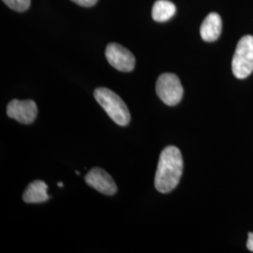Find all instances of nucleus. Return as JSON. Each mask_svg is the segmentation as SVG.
Instances as JSON below:
<instances>
[{
	"mask_svg": "<svg viewBox=\"0 0 253 253\" xmlns=\"http://www.w3.org/2000/svg\"><path fill=\"white\" fill-rule=\"evenodd\" d=\"M183 158L180 150L173 145L165 147L158 164L155 187L162 193H168L176 188L183 172Z\"/></svg>",
	"mask_w": 253,
	"mask_h": 253,
	"instance_id": "f257e3e1",
	"label": "nucleus"
},
{
	"mask_svg": "<svg viewBox=\"0 0 253 253\" xmlns=\"http://www.w3.org/2000/svg\"><path fill=\"white\" fill-rule=\"evenodd\" d=\"M94 97L110 118L119 126H126L130 121V114L126 103L115 92L105 87L94 91Z\"/></svg>",
	"mask_w": 253,
	"mask_h": 253,
	"instance_id": "f03ea898",
	"label": "nucleus"
},
{
	"mask_svg": "<svg viewBox=\"0 0 253 253\" xmlns=\"http://www.w3.org/2000/svg\"><path fill=\"white\" fill-rule=\"evenodd\" d=\"M233 73L245 79L253 72V36L247 35L238 42L232 62Z\"/></svg>",
	"mask_w": 253,
	"mask_h": 253,
	"instance_id": "7ed1b4c3",
	"label": "nucleus"
},
{
	"mask_svg": "<svg viewBox=\"0 0 253 253\" xmlns=\"http://www.w3.org/2000/svg\"><path fill=\"white\" fill-rule=\"evenodd\" d=\"M156 91L159 98L169 106L178 104L184 93L179 78L172 73H163L158 78Z\"/></svg>",
	"mask_w": 253,
	"mask_h": 253,
	"instance_id": "20e7f679",
	"label": "nucleus"
},
{
	"mask_svg": "<svg viewBox=\"0 0 253 253\" xmlns=\"http://www.w3.org/2000/svg\"><path fill=\"white\" fill-rule=\"evenodd\" d=\"M105 55L111 66L120 72L128 73L134 69L135 57L126 48L118 43H110L106 47Z\"/></svg>",
	"mask_w": 253,
	"mask_h": 253,
	"instance_id": "39448f33",
	"label": "nucleus"
},
{
	"mask_svg": "<svg viewBox=\"0 0 253 253\" xmlns=\"http://www.w3.org/2000/svg\"><path fill=\"white\" fill-rule=\"evenodd\" d=\"M7 115L22 124H31L38 115L36 102L32 100H12L8 104Z\"/></svg>",
	"mask_w": 253,
	"mask_h": 253,
	"instance_id": "423d86ee",
	"label": "nucleus"
},
{
	"mask_svg": "<svg viewBox=\"0 0 253 253\" xmlns=\"http://www.w3.org/2000/svg\"><path fill=\"white\" fill-rule=\"evenodd\" d=\"M84 180L88 186L94 190L100 191L104 195H114L118 191V187L115 180L108 172L99 167H94L86 173Z\"/></svg>",
	"mask_w": 253,
	"mask_h": 253,
	"instance_id": "0eeeda50",
	"label": "nucleus"
},
{
	"mask_svg": "<svg viewBox=\"0 0 253 253\" xmlns=\"http://www.w3.org/2000/svg\"><path fill=\"white\" fill-rule=\"evenodd\" d=\"M222 30V20L216 12L209 13L204 20L200 33L205 42H212L217 41L221 34Z\"/></svg>",
	"mask_w": 253,
	"mask_h": 253,
	"instance_id": "6e6552de",
	"label": "nucleus"
},
{
	"mask_svg": "<svg viewBox=\"0 0 253 253\" xmlns=\"http://www.w3.org/2000/svg\"><path fill=\"white\" fill-rule=\"evenodd\" d=\"M48 186L45 182L35 180L31 182L27 187L23 194V200L27 204H40L50 199L47 193Z\"/></svg>",
	"mask_w": 253,
	"mask_h": 253,
	"instance_id": "1a4fd4ad",
	"label": "nucleus"
},
{
	"mask_svg": "<svg viewBox=\"0 0 253 253\" xmlns=\"http://www.w3.org/2000/svg\"><path fill=\"white\" fill-rule=\"evenodd\" d=\"M176 12L175 5L169 0H157L152 8V18L154 21L163 23L172 18Z\"/></svg>",
	"mask_w": 253,
	"mask_h": 253,
	"instance_id": "9d476101",
	"label": "nucleus"
},
{
	"mask_svg": "<svg viewBox=\"0 0 253 253\" xmlns=\"http://www.w3.org/2000/svg\"><path fill=\"white\" fill-rule=\"evenodd\" d=\"M9 8L16 11H25L30 6V0H2Z\"/></svg>",
	"mask_w": 253,
	"mask_h": 253,
	"instance_id": "9b49d317",
	"label": "nucleus"
},
{
	"mask_svg": "<svg viewBox=\"0 0 253 253\" xmlns=\"http://www.w3.org/2000/svg\"><path fill=\"white\" fill-rule=\"evenodd\" d=\"M72 1L80 5L82 7H86V8L94 6L98 2V0H72Z\"/></svg>",
	"mask_w": 253,
	"mask_h": 253,
	"instance_id": "f8f14e48",
	"label": "nucleus"
},
{
	"mask_svg": "<svg viewBox=\"0 0 253 253\" xmlns=\"http://www.w3.org/2000/svg\"><path fill=\"white\" fill-rule=\"evenodd\" d=\"M247 248L249 249V251L253 253V234L250 233L249 234V238H248V242H247Z\"/></svg>",
	"mask_w": 253,
	"mask_h": 253,
	"instance_id": "ddd939ff",
	"label": "nucleus"
},
{
	"mask_svg": "<svg viewBox=\"0 0 253 253\" xmlns=\"http://www.w3.org/2000/svg\"><path fill=\"white\" fill-rule=\"evenodd\" d=\"M57 185H58L59 187H63V184H62V183H60V182H59Z\"/></svg>",
	"mask_w": 253,
	"mask_h": 253,
	"instance_id": "4468645a",
	"label": "nucleus"
}]
</instances>
